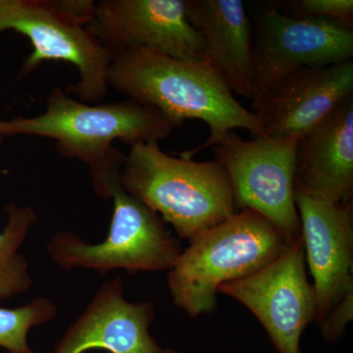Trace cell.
<instances>
[{
    "label": "cell",
    "mask_w": 353,
    "mask_h": 353,
    "mask_svg": "<svg viewBox=\"0 0 353 353\" xmlns=\"http://www.w3.org/2000/svg\"><path fill=\"white\" fill-rule=\"evenodd\" d=\"M294 187L336 203L353 196V97L299 139Z\"/></svg>",
    "instance_id": "obj_14"
},
{
    "label": "cell",
    "mask_w": 353,
    "mask_h": 353,
    "mask_svg": "<svg viewBox=\"0 0 353 353\" xmlns=\"http://www.w3.org/2000/svg\"><path fill=\"white\" fill-rule=\"evenodd\" d=\"M182 125L132 99L90 105L55 88L43 114L0 121V134L3 138L26 134L54 139L60 154L88 165L95 194L108 199L109 188L120 178L126 159L114 148L113 141H122L130 146L159 143Z\"/></svg>",
    "instance_id": "obj_1"
},
{
    "label": "cell",
    "mask_w": 353,
    "mask_h": 353,
    "mask_svg": "<svg viewBox=\"0 0 353 353\" xmlns=\"http://www.w3.org/2000/svg\"><path fill=\"white\" fill-rule=\"evenodd\" d=\"M2 139H3V137H2V134H0V143H1Z\"/></svg>",
    "instance_id": "obj_20"
},
{
    "label": "cell",
    "mask_w": 353,
    "mask_h": 353,
    "mask_svg": "<svg viewBox=\"0 0 353 353\" xmlns=\"http://www.w3.org/2000/svg\"><path fill=\"white\" fill-rule=\"evenodd\" d=\"M353 316V290L341 299L340 303L327 314L320 324L325 340L334 341L343 336L345 327Z\"/></svg>",
    "instance_id": "obj_19"
},
{
    "label": "cell",
    "mask_w": 353,
    "mask_h": 353,
    "mask_svg": "<svg viewBox=\"0 0 353 353\" xmlns=\"http://www.w3.org/2000/svg\"><path fill=\"white\" fill-rule=\"evenodd\" d=\"M108 85L182 124L185 119L205 123L210 130L208 141L180 153L183 157L214 148L234 129L245 130L252 138L262 136L256 114L241 105L203 60L188 61L146 50L123 51L113 55Z\"/></svg>",
    "instance_id": "obj_2"
},
{
    "label": "cell",
    "mask_w": 353,
    "mask_h": 353,
    "mask_svg": "<svg viewBox=\"0 0 353 353\" xmlns=\"http://www.w3.org/2000/svg\"><path fill=\"white\" fill-rule=\"evenodd\" d=\"M150 301L130 303L120 276L106 281L82 314L65 332L53 353H179L159 347L150 333L154 320Z\"/></svg>",
    "instance_id": "obj_13"
},
{
    "label": "cell",
    "mask_w": 353,
    "mask_h": 353,
    "mask_svg": "<svg viewBox=\"0 0 353 353\" xmlns=\"http://www.w3.org/2000/svg\"><path fill=\"white\" fill-rule=\"evenodd\" d=\"M113 215L101 243H85L71 232H58L46 245L53 261L66 270L83 268L108 273L116 269L169 271L182 253L180 241L157 212L123 189L121 181L109 190Z\"/></svg>",
    "instance_id": "obj_6"
},
{
    "label": "cell",
    "mask_w": 353,
    "mask_h": 353,
    "mask_svg": "<svg viewBox=\"0 0 353 353\" xmlns=\"http://www.w3.org/2000/svg\"><path fill=\"white\" fill-rule=\"evenodd\" d=\"M276 6L290 17L334 21L353 29L352 0H290Z\"/></svg>",
    "instance_id": "obj_18"
},
{
    "label": "cell",
    "mask_w": 353,
    "mask_h": 353,
    "mask_svg": "<svg viewBox=\"0 0 353 353\" xmlns=\"http://www.w3.org/2000/svg\"><path fill=\"white\" fill-rule=\"evenodd\" d=\"M218 292L250 309L279 352L301 353V334L316 316L315 290L306 275L301 236L270 264L221 285Z\"/></svg>",
    "instance_id": "obj_9"
},
{
    "label": "cell",
    "mask_w": 353,
    "mask_h": 353,
    "mask_svg": "<svg viewBox=\"0 0 353 353\" xmlns=\"http://www.w3.org/2000/svg\"><path fill=\"white\" fill-rule=\"evenodd\" d=\"M168 273L174 303L192 318L213 312L221 285L278 259L290 241L275 225L243 209L190 241Z\"/></svg>",
    "instance_id": "obj_4"
},
{
    "label": "cell",
    "mask_w": 353,
    "mask_h": 353,
    "mask_svg": "<svg viewBox=\"0 0 353 353\" xmlns=\"http://www.w3.org/2000/svg\"><path fill=\"white\" fill-rule=\"evenodd\" d=\"M294 201L320 323L353 290V203L325 201L296 187Z\"/></svg>",
    "instance_id": "obj_11"
},
{
    "label": "cell",
    "mask_w": 353,
    "mask_h": 353,
    "mask_svg": "<svg viewBox=\"0 0 353 353\" xmlns=\"http://www.w3.org/2000/svg\"><path fill=\"white\" fill-rule=\"evenodd\" d=\"M120 181L128 194L157 212L181 239L190 241L236 212L222 165L171 157L155 141L130 146Z\"/></svg>",
    "instance_id": "obj_3"
},
{
    "label": "cell",
    "mask_w": 353,
    "mask_h": 353,
    "mask_svg": "<svg viewBox=\"0 0 353 353\" xmlns=\"http://www.w3.org/2000/svg\"><path fill=\"white\" fill-rule=\"evenodd\" d=\"M190 24L203 41V61L234 95L252 99L253 27L241 0H187Z\"/></svg>",
    "instance_id": "obj_15"
},
{
    "label": "cell",
    "mask_w": 353,
    "mask_h": 353,
    "mask_svg": "<svg viewBox=\"0 0 353 353\" xmlns=\"http://www.w3.org/2000/svg\"><path fill=\"white\" fill-rule=\"evenodd\" d=\"M299 139L260 136L245 141L232 131L212 148L216 161L226 170L231 182L234 208L263 216L290 243L301 236L294 201Z\"/></svg>",
    "instance_id": "obj_7"
},
{
    "label": "cell",
    "mask_w": 353,
    "mask_h": 353,
    "mask_svg": "<svg viewBox=\"0 0 353 353\" xmlns=\"http://www.w3.org/2000/svg\"><path fill=\"white\" fill-rule=\"evenodd\" d=\"M57 313V304L41 296L21 307H0V347L10 353H36L28 343L30 330L51 321Z\"/></svg>",
    "instance_id": "obj_17"
},
{
    "label": "cell",
    "mask_w": 353,
    "mask_h": 353,
    "mask_svg": "<svg viewBox=\"0 0 353 353\" xmlns=\"http://www.w3.org/2000/svg\"><path fill=\"white\" fill-rule=\"evenodd\" d=\"M94 9L92 0H0V32L14 30L32 46L21 76L46 61L69 62L80 76L69 92L87 103L102 101L113 55L87 28Z\"/></svg>",
    "instance_id": "obj_5"
},
{
    "label": "cell",
    "mask_w": 353,
    "mask_h": 353,
    "mask_svg": "<svg viewBox=\"0 0 353 353\" xmlns=\"http://www.w3.org/2000/svg\"><path fill=\"white\" fill-rule=\"evenodd\" d=\"M252 112L276 83L301 69L353 60V29L326 19H299L276 4L253 13Z\"/></svg>",
    "instance_id": "obj_8"
},
{
    "label": "cell",
    "mask_w": 353,
    "mask_h": 353,
    "mask_svg": "<svg viewBox=\"0 0 353 353\" xmlns=\"http://www.w3.org/2000/svg\"><path fill=\"white\" fill-rule=\"evenodd\" d=\"M353 97V60L299 70L276 83L254 112L262 136L303 137Z\"/></svg>",
    "instance_id": "obj_12"
},
{
    "label": "cell",
    "mask_w": 353,
    "mask_h": 353,
    "mask_svg": "<svg viewBox=\"0 0 353 353\" xmlns=\"http://www.w3.org/2000/svg\"><path fill=\"white\" fill-rule=\"evenodd\" d=\"M87 28L112 55L146 50L203 60V41L188 18L187 0H101Z\"/></svg>",
    "instance_id": "obj_10"
},
{
    "label": "cell",
    "mask_w": 353,
    "mask_h": 353,
    "mask_svg": "<svg viewBox=\"0 0 353 353\" xmlns=\"http://www.w3.org/2000/svg\"><path fill=\"white\" fill-rule=\"evenodd\" d=\"M6 210V226L0 232V303L31 289L29 263L19 250L38 218L30 206L10 204Z\"/></svg>",
    "instance_id": "obj_16"
}]
</instances>
